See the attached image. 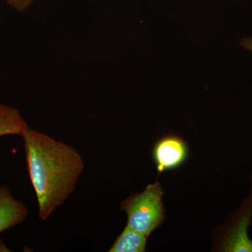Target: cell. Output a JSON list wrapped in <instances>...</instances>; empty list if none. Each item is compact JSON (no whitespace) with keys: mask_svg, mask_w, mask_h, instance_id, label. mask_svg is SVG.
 Instances as JSON below:
<instances>
[{"mask_svg":"<svg viewBox=\"0 0 252 252\" xmlns=\"http://www.w3.org/2000/svg\"><path fill=\"white\" fill-rule=\"evenodd\" d=\"M21 137L39 217L46 220L75 190L85 163L77 149L40 131L29 127Z\"/></svg>","mask_w":252,"mask_h":252,"instance_id":"1","label":"cell"},{"mask_svg":"<svg viewBox=\"0 0 252 252\" xmlns=\"http://www.w3.org/2000/svg\"><path fill=\"white\" fill-rule=\"evenodd\" d=\"M163 194L161 185L155 182L147 186L142 193L132 194L124 200L121 208L127 214L126 225L149 237L165 219Z\"/></svg>","mask_w":252,"mask_h":252,"instance_id":"2","label":"cell"},{"mask_svg":"<svg viewBox=\"0 0 252 252\" xmlns=\"http://www.w3.org/2000/svg\"><path fill=\"white\" fill-rule=\"evenodd\" d=\"M189 155L187 142L176 135H167L157 140L152 149V158L158 173L178 169Z\"/></svg>","mask_w":252,"mask_h":252,"instance_id":"3","label":"cell"},{"mask_svg":"<svg viewBox=\"0 0 252 252\" xmlns=\"http://www.w3.org/2000/svg\"><path fill=\"white\" fill-rule=\"evenodd\" d=\"M249 199L227 232L221 245V251L252 252V240L248 236V228L251 223L252 198Z\"/></svg>","mask_w":252,"mask_h":252,"instance_id":"4","label":"cell"},{"mask_svg":"<svg viewBox=\"0 0 252 252\" xmlns=\"http://www.w3.org/2000/svg\"><path fill=\"white\" fill-rule=\"evenodd\" d=\"M28 209L21 200L14 198L6 186H0V233L26 220Z\"/></svg>","mask_w":252,"mask_h":252,"instance_id":"5","label":"cell"},{"mask_svg":"<svg viewBox=\"0 0 252 252\" xmlns=\"http://www.w3.org/2000/svg\"><path fill=\"white\" fill-rule=\"evenodd\" d=\"M19 110L0 102V137L4 135H19L29 128Z\"/></svg>","mask_w":252,"mask_h":252,"instance_id":"6","label":"cell"},{"mask_svg":"<svg viewBox=\"0 0 252 252\" xmlns=\"http://www.w3.org/2000/svg\"><path fill=\"white\" fill-rule=\"evenodd\" d=\"M148 237L126 225L114 242L109 252H144L147 250Z\"/></svg>","mask_w":252,"mask_h":252,"instance_id":"7","label":"cell"},{"mask_svg":"<svg viewBox=\"0 0 252 252\" xmlns=\"http://www.w3.org/2000/svg\"><path fill=\"white\" fill-rule=\"evenodd\" d=\"M4 1L13 9L22 12L31 6L32 0H4Z\"/></svg>","mask_w":252,"mask_h":252,"instance_id":"8","label":"cell"},{"mask_svg":"<svg viewBox=\"0 0 252 252\" xmlns=\"http://www.w3.org/2000/svg\"><path fill=\"white\" fill-rule=\"evenodd\" d=\"M241 45L245 49L252 52V38H244L241 41Z\"/></svg>","mask_w":252,"mask_h":252,"instance_id":"9","label":"cell"}]
</instances>
